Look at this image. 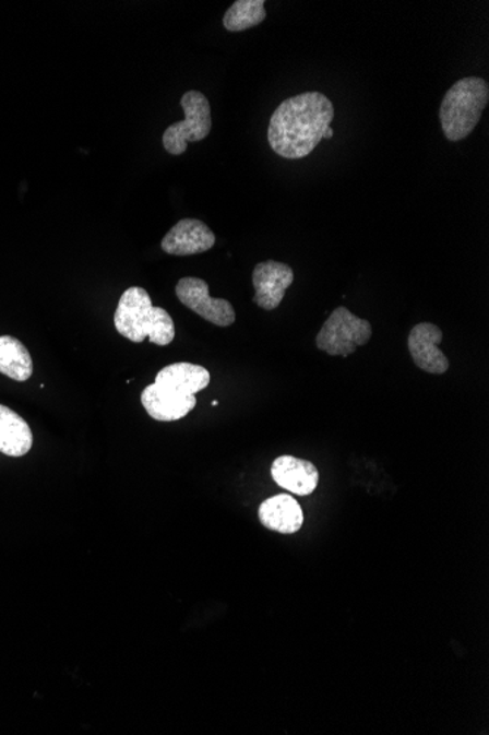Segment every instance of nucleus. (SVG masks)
<instances>
[{
  "label": "nucleus",
  "instance_id": "obj_1",
  "mask_svg": "<svg viewBox=\"0 0 489 735\" xmlns=\"http://www.w3.org/2000/svg\"><path fill=\"white\" fill-rule=\"evenodd\" d=\"M334 118L333 102L319 92L289 97L274 110L269 126V143L285 159H303L324 139Z\"/></svg>",
  "mask_w": 489,
  "mask_h": 735
},
{
  "label": "nucleus",
  "instance_id": "obj_17",
  "mask_svg": "<svg viewBox=\"0 0 489 735\" xmlns=\"http://www.w3.org/2000/svg\"><path fill=\"white\" fill-rule=\"evenodd\" d=\"M333 135H334V132H333V130H332V127H330L329 130L325 131L324 139H325V140L333 139Z\"/></svg>",
  "mask_w": 489,
  "mask_h": 735
},
{
  "label": "nucleus",
  "instance_id": "obj_15",
  "mask_svg": "<svg viewBox=\"0 0 489 735\" xmlns=\"http://www.w3.org/2000/svg\"><path fill=\"white\" fill-rule=\"evenodd\" d=\"M33 370L32 354L23 342L11 335L0 336V374L15 382H25L32 378Z\"/></svg>",
  "mask_w": 489,
  "mask_h": 735
},
{
  "label": "nucleus",
  "instance_id": "obj_4",
  "mask_svg": "<svg viewBox=\"0 0 489 735\" xmlns=\"http://www.w3.org/2000/svg\"><path fill=\"white\" fill-rule=\"evenodd\" d=\"M372 328L346 307H337L317 335V348L333 357H347L371 340Z\"/></svg>",
  "mask_w": 489,
  "mask_h": 735
},
{
  "label": "nucleus",
  "instance_id": "obj_11",
  "mask_svg": "<svg viewBox=\"0 0 489 735\" xmlns=\"http://www.w3.org/2000/svg\"><path fill=\"white\" fill-rule=\"evenodd\" d=\"M272 477L278 486L298 497L314 494L320 482L319 469L311 461L294 455H282L274 460Z\"/></svg>",
  "mask_w": 489,
  "mask_h": 735
},
{
  "label": "nucleus",
  "instance_id": "obj_16",
  "mask_svg": "<svg viewBox=\"0 0 489 735\" xmlns=\"http://www.w3.org/2000/svg\"><path fill=\"white\" fill-rule=\"evenodd\" d=\"M265 16L264 0H238L226 11L223 25L230 33L244 32L263 23Z\"/></svg>",
  "mask_w": 489,
  "mask_h": 735
},
{
  "label": "nucleus",
  "instance_id": "obj_6",
  "mask_svg": "<svg viewBox=\"0 0 489 735\" xmlns=\"http://www.w3.org/2000/svg\"><path fill=\"white\" fill-rule=\"evenodd\" d=\"M176 297L188 309L216 327L227 328L235 323L234 306L225 298L210 296L207 282L200 277H182L176 285Z\"/></svg>",
  "mask_w": 489,
  "mask_h": 735
},
{
  "label": "nucleus",
  "instance_id": "obj_10",
  "mask_svg": "<svg viewBox=\"0 0 489 735\" xmlns=\"http://www.w3.org/2000/svg\"><path fill=\"white\" fill-rule=\"evenodd\" d=\"M216 235L199 220H182L162 239V249L170 256H194L212 250Z\"/></svg>",
  "mask_w": 489,
  "mask_h": 735
},
{
  "label": "nucleus",
  "instance_id": "obj_14",
  "mask_svg": "<svg viewBox=\"0 0 489 735\" xmlns=\"http://www.w3.org/2000/svg\"><path fill=\"white\" fill-rule=\"evenodd\" d=\"M156 380L179 389L186 394L195 395L196 392L208 387L212 376L203 366L191 365V363H175V365L163 367L158 371Z\"/></svg>",
  "mask_w": 489,
  "mask_h": 735
},
{
  "label": "nucleus",
  "instance_id": "obj_8",
  "mask_svg": "<svg viewBox=\"0 0 489 735\" xmlns=\"http://www.w3.org/2000/svg\"><path fill=\"white\" fill-rule=\"evenodd\" d=\"M294 281L295 273L285 263L267 260V262L257 264L252 273L255 305L264 310H276L285 298L286 289L294 284Z\"/></svg>",
  "mask_w": 489,
  "mask_h": 735
},
{
  "label": "nucleus",
  "instance_id": "obj_3",
  "mask_svg": "<svg viewBox=\"0 0 489 735\" xmlns=\"http://www.w3.org/2000/svg\"><path fill=\"white\" fill-rule=\"evenodd\" d=\"M489 102V85L479 76L458 80L445 93L440 122L445 139L461 141L472 134Z\"/></svg>",
  "mask_w": 489,
  "mask_h": 735
},
{
  "label": "nucleus",
  "instance_id": "obj_5",
  "mask_svg": "<svg viewBox=\"0 0 489 735\" xmlns=\"http://www.w3.org/2000/svg\"><path fill=\"white\" fill-rule=\"evenodd\" d=\"M186 119L175 122L163 134L166 152L174 156L183 155L188 143L204 140L212 131V108L203 93L188 92L180 100Z\"/></svg>",
  "mask_w": 489,
  "mask_h": 735
},
{
  "label": "nucleus",
  "instance_id": "obj_7",
  "mask_svg": "<svg viewBox=\"0 0 489 735\" xmlns=\"http://www.w3.org/2000/svg\"><path fill=\"white\" fill-rule=\"evenodd\" d=\"M145 412L157 422H176L195 408V395L186 394L169 384L154 382L141 394Z\"/></svg>",
  "mask_w": 489,
  "mask_h": 735
},
{
  "label": "nucleus",
  "instance_id": "obj_2",
  "mask_svg": "<svg viewBox=\"0 0 489 735\" xmlns=\"http://www.w3.org/2000/svg\"><path fill=\"white\" fill-rule=\"evenodd\" d=\"M115 328L132 342H150L166 347L175 340V323L162 307L153 306L150 294L141 286H131L120 297L115 311Z\"/></svg>",
  "mask_w": 489,
  "mask_h": 735
},
{
  "label": "nucleus",
  "instance_id": "obj_12",
  "mask_svg": "<svg viewBox=\"0 0 489 735\" xmlns=\"http://www.w3.org/2000/svg\"><path fill=\"white\" fill-rule=\"evenodd\" d=\"M259 519L265 529L294 534L302 529L303 511L291 495H276L261 503Z\"/></svg>",
  "mask_w": 489,
  "mask_h": 735
},
{
  "label": "nucleus",
  "instance_id": "obj_9",
  "mask_svg": "<svg viewBox=\"0 0 489 735\" xmlns=\"http://www.w3.org/2000/svg\"><path fill=\"white\" fill-rule=\"evenodd\" d=\"M443 341V332L434 323H419L409 333V352L414 363L420 370L432 375H443L449 370L450 363L439 345Z\"/></svg>",
  "mask_w": 489,
  "mask_h": 735
},
{
  "label": "nucleus",
  "instance_id": "obj_13",
  "mask_svg": "<svg viewBox=\"0 0 489 735\" xmlns=\"http://www.w3.org/2000/svg\"><path fill=\"white\" fill-rule=\"evenodd\" d=\"M34 436L28 423L14 410L0 404V452L12 459L32 451Z\"/></svg>",
  "mask_w": 489,
  "mask_h": 735
}]
</instances>
